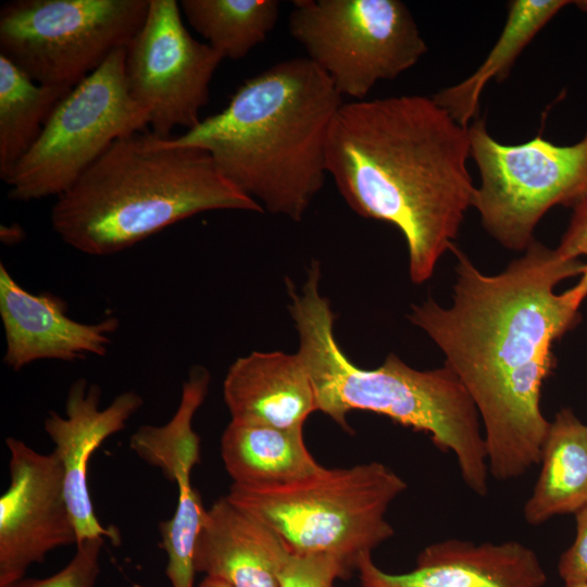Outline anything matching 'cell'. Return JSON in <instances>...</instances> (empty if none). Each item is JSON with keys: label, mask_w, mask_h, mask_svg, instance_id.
<instances>
[{"label": "cell", "mask_w": 587, "mask_h": 587, "mask_svg": "<svg viewBox=\"0 0 587 587\" xmlns=\"http://www.w3.org/2000/svg\"><path fill=\"white\" fill-rule=\"evenodd\" d=\"M452 304L427 299L408 319L440 348L471 396L484 427L489 474L523 476L540 463L550 422L540 408L555 366L553 342L580 321L583 299L557 285L585 263L535 239L501 273H482L455 245Z\"/></svg>", "instance_id": "cell-1"}, {"label": "cell", "mask_w": 587, "mask_h": 587, "mask_svg": "<svg viewBox=\"0 0 587 587\" xmlns=\"http://www.w3.org/2000/svg\"><path fill=\"white\" fill-rule=\"evenodd\" d=\"M469 127L433 97L352 100L337 111L326 170L358 215L403 236L411 280H428L454 246L476 187L467 168Z\"/></svg>", "instance_id": "cell-2"}, {"label": "cell", "mask_w": 587, "mask_h": 587, "mask_svg": "<svg viewBox=\"0 0 587 587\" xmlns=\"http://www.w3.org/2000/svg\"><path fill=\"white\" fill-rule=\"evenodd\" d=\"M341 99L321 68L294 58L250 77L221 112L165 141L205 150L218 172L262 208L300 222L324 184Z\"/></svg>", "instance_id": "cell-3"}, {"label": "cell", "mask_w": 587, "mask_h": 587, "mask_svg": "<svg viewBox=\"0 0 587 587\" xmlns=\"http://www.w3.org/2000/svg\"><path fill=\"white\" fill-rule=\"evenodd\" d=\"M321 267L313 260L301 291L287 280L291 319L300 355L311 379L317 410L350 430L347 415L370 411L426 434L442 452H452L465 485L488 495L487 454L476 407L458 376L446 365L429 371L409 366L389 353L376 369L348 359L335 333V315L320 292Z\"/></svg>", "instance_id": "cell-4"}, {"label": "cell", "mask_w": 587, "mask_h": 587, "mask_svg": "<svg viewBox=\"0 0 587 587\" xmlns=\"http://www.w3.org/2000/svg\"><path fill=\"white\" fill-rule=\"evenodd\" d=\"M215 210L264 211L205 150L171 146L145 129L115 140L59 196L51 223L68 246L105 257Z\"/></svg>", "instance_id": "cell-5"}, {"label": "cell", "mask_w": 587, "mask_h": 587, "mask_svg": "<svg viewBox=\"0 0 587 587\" xmlns=\"http://www.w3.org/2000/svg\"><path fill=\"white\" fill-rule=\"evenodd\" d=\"M408 488L387 465L373 461L327 469L278 485L232 484L227 499L271 527L291 552L326 553L351 573L390 539L391 502Z\"/></svg>", "instance_id": "cell-6"}, {"label": "cell", "mask_w": 587, "mask_h": 587, "mask_svg": "<svg viewBox=\"0 0 587 587\" xmlns=\"http://www.w3.org/2000/svg\"><path fill=\"white\" fill-rule=\"evenodd\" d=\"M469 137L480 174L473 207L486 232L504 248L525 251L548 210L573 208L587 197V133L569 146L540 135L505 145L489 134L485 118H475Z\"/></svg>", "instance_id": "cell-7"}, {"label": "cell", "mask_w": 587, "mask_h": 587, "mask_svg": "<svg viewBox=\"0 0 587 587\" xmlns=\"http://www.w3.org/2000/svg\"><path fill=\"white\" fill-rule=\"evenodd\" d=\"M149 0H16L0 10V54L33 80L73 88L145 23Z\"/></svg>", "instance_id": "cell-8"}, {"label": "cell", "mask_w": 587, "mask_h": 587, "mask_svg": "<svg viewBox=\"0 0 587 587\" xmlns=\"http://www.w3.org/2000/svg\"><path fill=\"white\" fill-rule=\"evenodd\" d=\"M126 48L114 51L58 103L30 150L4 180L9 197L61 196L117 139L147 129L148 113L129 96Z\"/></svg>", "instance_id": "cell-9"}, {"label": "cell", "mask_w": 587, "mask_h": 587, "mask_svg": "<svg viewBox=\"0 0 587 587\" xmlns=\"http://www.w3.org/2000/svg\"><path fill=\"white\" fill-rule=\"evenodd\" d=\"M289 32L341 97L353 100L414 66L427 51L399 0L294 1Z\"/></svg>", "instance_id": "cell-10"}, {"label": "cell", "mask_w": 587, "mask_h": 587, "mask_svg": "<svg viewBox=\"0 0 587 587\" xmlns=\"http://www.w3.org/2000/svg\"><path fill=\"white\" fill-rule=\"evenodd\" d=\"M175 0H149L138 34L126 48L125 79L130 98L148 113L151 133L193 128L208 103L210 84L223 58L185 27Z\"/></svg>", "instance_id": "cell-11"}, {"label": "cell", "mask_w": 587, "mask_h": 587, "mask_svg": "<svg viewBox=\"0 0 587 587\" xmlns=\"http://www.w3.org/2000/svg\"><path fill=\"white\" fill-rule=\"evenodd\" d=\"M5 446L10 484L0 498V587L24 578L50 551L78 545L57 455L37 452L14 437Z\"/></svg>", "instance_id": "cell-12"}, {"label": "cell", "mask_w": 587, "mask_h": 587, "mask_svg": "<svg viewBox=\"0 0 587 587\" xmlns=\"http://www.w3.org/2000/svg\"><path fill=\"white\" fill-rule=\"evenodd\" d=\"M210 374L193 367L183 384L178 408L163 425H143L130 437V449L177 485L174 514L160 522L161 546L166 553L165 575L172 587H193V553L207 510L191 485L190 474L200 462V439L192 420L205 400Z\"/></svg>", "instance_id": "cell-13"}, {"label": "cell", "mask_w": 587, "mask_h": 587, "mask_svg": "<svg viewBox=\"0 0 587 587\" xmlns=\"http://www.w3.org/2000/svg\"><path fill=\"white\" fill-rule=\"evenodd\" d=\"M100 400L101 388L79 378L68 389L66 416L49 412L43 423L63 469L65 498L78 544L96 537L120 538L116 528L104 527L95 514L87 483L88 462L95 450L121 432L143 404L142 397L133 390L120 394L104 409L99 408Z\"/></svg>", "instance_id": "cell-14"}, {"label": "cell", "mask_w": 587, "mask_h": 587, "mask_svg": "<svg viewBox=\"0 0 587 587\" xmlns=\"http://www.w3.org/2000/svg\"><path fill=\"white\" fill-rule=\"evenodd\" d=\"M66 302L51 292L32 294L0 264V315L5 336L3 363L20 371L38 360L73 362L105 355L118 319L95 324L71 319Z\"/></svg>", "instance_id": "cell-15"}, {"label": "cell", "mask_w": 587, "mask_h": 587, "mask_svg": "<svg viewBox=\"0 0 587 587\" xmlns=\"http://www.w3.org/2000/svg\"><path fill=\"white\" fill-rule=\"evenodd\" d=\"M364 587H544L547 575L536 552L516 541L475 544L457 538L425 547L415 569L387 573L364 559L358 567Z\"/></svg>", "instance_id": "cell-16"}, {"label": "cell", "mask_w": 587, "mask_h": 587, "mask_svg": "<svg viewBox=\"0 0 587 587\" xmlns=\"http://www.w3.org/2000/svg\"><path fill=\"white\" fill-rule=\"evenodd\" d=\"M230 421L277 428L303 427L317 411L315 392L298 354L259 352L238 358L223 383Z\"/></svg>", "instance_id": "cell-17"}, {"label": "cell", "mask_w": 587, "mask_h": 587, "mask_svg": "<svg viewBox=\"0 0 587 587\" xmlns=\"http://www.w3.org/2000/svg\"><path fill=\"white\" fill-rule=\"evenodd\" d=\"M288 551L266 524L227 497L207 510L193 553L196 573L233 587H279L276 569Z\"/></svg>", "instance_id": "cell-18"}, {"label": "cell", "mask_w": 587, "mask_h": 587, "mask_svg": "<svg viewBox=\"0 0 587 587\" xmlns=\"http://www.w3.org/2000/svg\"><path fill=\"white\" fill-rule=\"evenodd\" d=\"M540 473L523 514L529 525L587 507V425L570 408L558 411L542 446Z\"/></svg>", "instance_id": "cell-19"}, {"label": "cell", "mask_w": 587, "mask_h": 587, "mask_svg": "<svg viewBox=\"0 0 587 587\" xmlns=\"http://www.w3.org/2000/svg\"><path fill=\"white\" fill-rule=\"evenodd\" d=\"M221 455L233 483L242 486L286 484L322 469L304 444L303 427L230 421L221 437Z\"/></svg>", "instance_id": "cell-20"}, {"label": "cell", "mask_w": 587, "mask_h": 587, "mask_svg": "<svg viewBox=\"0 0 587 587\" xmlns=\"http://www.w3.org/2000/svg\"><path fill=\"white\" fill-rule=\"evenodd\" d=\"M573 3L566 0H512L503 29L480 66L464 80L433 96L461 125L478 117L480 95L489 80H504L524 50L560 10Z\"/></svg>", "instance_id": "cell-21"}, {"label": "cell", "mask_w": 587, "mask_h": 587, "mask_svg": "<svg viewBox=\"0 0 587 587\" xmlns=\"http://www.w3.org/2000/svg\"><path fill=\"white\" fill-rule=\"evenodd\" d=\"M71 89L36 83L0 54V177L3 180L34 146L51 113Z\"/></svg>", "instance_id": "cell-22"}, {"label": "cell", "mask_w": 587, "mask_h": 587, "mask_svg": "<svg viewBox=\"0 0 587 587\" xmlns=\"http://www.w3.org/2000/svg\"><path fill=\"white\" fill-rule=\"evenodd\" d=\"M277 0H183L190 26L223 59L239 60L263 42L279 14Z\"/></svg>", "instance_id": "cell-23"}, {"label": "cell", "mask_w": 587, "mask_h": 587, "mask_svg": "<svg viewBox=\"0 0 587 587\" xmlns=\"http://www.w3.org/2000/svg\"><path fill=\"white\" fill-rule=\"evenodd\" d=\"M349 574L345 564L334 555L290 550L276 569L279 587H333L337 578H345Z\"/></svg>", "instance_id": "cell-24"}, {"label": "cell", "mask_w": 587, "mask_h": 587, "mask_svg": "<svg viewBox=\"0 0 587 587\" xmlns=\"http://www.w3.org/2000/svg\"><path fill=\"white\" fill-rule=\"evenodd\" d=\"M103 541V537L85 539L76 546L74 557L59 572L45 578H22L10 587H96Z\"/></svg>", "instance_id": "cell-25"}, {"label": "cell", "mask_w": 587, "mask_h": 587, "mask_svg": "<svg viewBox=\"0 0 587 587\" xmlns=\"http://www.w3.org/2000/svg\"><path fill=\"white\" fill-rule=\"evenodd\" d=\"M576 536L562 553L558 572L565 584L587 583V507L575 513Z\"/></svg>", "instance_id": "cell-26"}, {"label": "cell", "mask_w": 587, "mask_h": 587, "mask_svg": "<svg viewBox=\"0 0 587 587\" xmlns=\"http://www.w3.org/2000/svg\"><path fill=\"white\" fill-rule=\"evenodd\" d=\"M572 209L569 226L555 248L558 254L567 260L587 255V197Z\"/></svg>", "instance_id": "cell-27"}, {"label": "cell", "mask_w": 587, "mask_h": 587, "mask_svg": "<svg viewBox=\"0 0 587 587\" xmlns=\"http://www.w3.org/2000/svg\"><path fill=\"white\" fill-rule=\"evenodd\" d=\"M23 229L17 225L1 226V239L5 243H15L22 239Z\"/></svg>", "instance_id": "cell-28"}, {"label": "cell", "mask_w": 587, "mask_h": 587, "mask_svg": "<svg viewBox=\"0 0 587 587\" xmlns=\"http://www.w3.org/2000/svg\"><path fill=\"white\" fill-rule=\"evenodd\" d=\"M572 289L583 300L587 297V263H585V267H584L583 273L580 274V278H579L578 283L574 287H572Z\"/></svg>", "instance_id": "cell-29"}, {"label": "cell", "mask_w": 587, "mask_h": 587, "mask_svg": "<svg viewBox=\"0 0 587 587\" xmlns=\"http://www.w3.org/2000/svg\"><path fill=\"white\" fill-rule=\"evenodd\" d=\"M198 587H233L226 582L211 576H205Z\"/></svg>", "instance_id": "cell-30"}, {"label": "cell", "mask_w": 587, "mask_h": 587, "mask_svg": "<svg viewBox=\"0 0 587 587\" xmlns=\"http://www.w3.org/2000/svg\"><path fill=\"white\" fill-rule=\"evenodd\" d=\"M580 11L587 13V0H578L573 2Z\"/></svg>", "instance_id": "cell-31"}, {"label": "cell", "mask_w": 587, "mask_h": 587, "mask_svg": "<svg viewBox=\"0 0 587 587\" xmlns=\"http://www.w3.org/2000/svg\"><path fill=\"white\" fill-rule=\"evenodd\" d=\"M564 587H587V583H583V582L569 583V584H565Z\"/></svg>", "instance_id": "cell-32"}, {"label": "cell", "mask_w": 587, "mask_h": 587, "mask_svg": "<svg viewBox=\"0 0 587 587\" xmlns=\"http://www.w3.org/2000/svg\"><path fill=\"white\" fill-rule=\"evenodd\" d=\"M362 587H364V586H362Z\"/></svg>", "instance_id": "cell-33"}]
</instances>
